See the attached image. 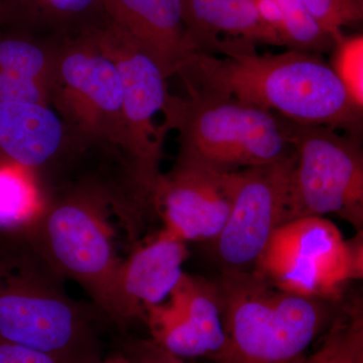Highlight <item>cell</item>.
Instances as JSON below:
<instances>
[{
	"label": "cell",
	"instance_id": "1",
	"mask_svg": "<svg viewBox=\"0 0 363 363\" xmlns=\"http://www.w3.org/2000/svg\"><path fill=\"white\" fill-rule=\"evenodd\" d=\"M245 40H222L214 55L193 52L178 75L188 91L219 93L289 121L359 136L363 109L320 55L259 54Z\"/></svg>",
	"mask_w": 363,
	"mask_h": 363
},
{
	"label": "cell",
	"instance_id": "2",
	"mask_svg": "<svg viewBox=\"0 0 363 363\" xmlns=\"http://www.w3.org/2000/svg\"><path fill=\"white\" fill-rule=\"evenodd\" d=\"M25 235L0 240V342L63 363H98L99 340L85 308Z\"/></svg>",
	"mask_w": 363,
	"mask_h": 363
},
{
	"label": "cell",
	"instance_id": "3",
	"mask_svg": "<svg viewBox=\"0 0 363 363\" xmlns=\"http://www.w3.org/2000/svg\"><path fill=\"white\" fill-rule=\"evenodd\" d=\"M225 339L213 363H292L330 326L339 302L286 292L259 272L222 271Z\"/></svg>",
	"mask_w": 363,
	"mask_h": 363
},
{
	"label": "cell",
	"instance_id": "4",
	"mask_svg": "<svg viewBox=\"0 0 363 363\" xmlns=\"http://www.w3.org/2000/svg\"><path fill=\"white\" fill-rule=\"evenodd\" d=\"M164 116L162 128L178 131L182 164L233 173L293 152L289 119L219 93L169 95Z\"/></svg>",
	"mask_w": 363,
	"mask_h": 363
},
{
	"label": "cell",
	"instance_id": "5",
	"mask_svg": "<svg viewBox=\"0 0 363 363\" xmlns=\"http://www.w3.org/2000/svg\"><path fill=\"white\" fill-rule=\"evenodd\" d=\"M111 202L97 190L47 202L25 236L62 278L80 284L117 324L116 281L123 259L116 250Z\"/></svg>",
	"mask_w": 363,
	"mask_h": 363
},
{
	"label": "cell",
	"instance_id": "6",
	"mask_svg": "<svg viewBox=\"0 0 363 363\" xmlns=\"http://www.w3.org/2000/svg\"><path fill=\"white\" fill-rule=\"evenodd\" d=\"M255 269L286 292L339 302L363 278L362 230L345 240L324 217L294 219L274 231Z\"/></svg>",
	"mask_w": 363,
	"mask_h": 363
},
{
	"label": "cell",
	"instance_id": "7",
	"mask_svg": "<svg viewBox=\"0 0 363 363\" xmlns=\"http://www.w3.org/2000/svg\"><path fill=\"white\" fill-rule=\"evenodd\" d=\"M295 152L290 221L333 214L363 229V152L359 136L289 121Z\"/></svg>",
	"mask_w": 363,
	"mask_h": 363
},
{
	"label": "cell",
	"instance_id": "8",
	"mask_svg": "<svg viewBox=\"0 0 363 363\" xmlns=\"http://www.w3.org/2000/svg\"><path fill=\"white\" fill-rule=\"evenodd\" d=\"M88 28L98 48L116 67L123 88V150L135 167L143 197L150 199L161 176L160 162L167 131L155 121L168 104L169 78L142 45L108 18Z\"/></svg>",
	"mask_w": 363,
	"mask_h": 363
},
{
	"label": "cell",
	"instance_id": "9",
	"mask_svg": "<svg viewBox=\"0 0 363 363\" xmlns=\"http://www.w3.org/2000/svg\"><path fill=\"white\" fill-rule=\"evenodd\" d=\"M49 94L66 128L124 150L121 79L88 26L52 57Z\"/></svg>",
	"mask_w": 363,
	"mask_h": 363
},
{
	"label": "cell",
	"instance_id": "10",
	"mask_svg": "<svg viewBox=\"0 0 363 363\" xmlns=\"http://www.w3.org/2000/svg\"><path fill=\"white\" fill-rule=\"evenodd\" d=\"M295 152L235 173L233 207L216 238L222 271H252L274 231L290 221Z\"/></svg>",
	"mask_w": 363,
	"mask_h": 363
},
{
	"label": "cell",
	"instance_id": "11",
	"mask_svg": "<svg viewBox=\"0 0 363 363\" xmlns=\"http://www.w3.org/2000/svg\"><path fill=\"white\" fill-rule=\"evenodd\" d=\"M235 173L176 162L150 196L162 229L186 243L216 240L230 215Z\"/></svg>",
	"mask_w": 363,
	"mask_h": 363
},
{
	"label": "cell",
	"instance_id": "12",
	"mask_svg": "<svg viewBox=\"0 0 363 363\" xmlns=\"http://www.w3.org/2000/svg\"><path fill=\"white\" fill-rule=\"evenodd\" d=\"M150 335L162 348L183 358H212L225 339L216 281L184 272L166 303L150 308Z\"/></svg>",
	"mask_w": 363,
	"mask_h": 363
},
{
	"label": "cell",
	"instance_id": "13",
	"mask_svg": "<svg viewBox=\"0 0 363 363\" xmlns=\"http://www.w3.org/2000/svg\"><path fill=\"white\" fill-rule=\"evenodd\" d=\"M188 257L186 242L162 229L123 259L116 281L117 324L145 322L147 310L164 303L178 285Z\"/></svg>",
	"mask_w": 363,
	"mask_h": 363
},
{
	"label": "cell",
	"instance_id": "14",
	"mask_svg": "<svg viewBox=\"0 0 363 363\" xmlns=\"http://www.w3.org/2000/svg\"><path fill=\"white\" fill-rule=\"evenodd\" d=\"M104 13L142 45L168 78L192 55L181 0H104Z\"/></svg>",
	"mask_w": 363,
	"mask_h": 363
},
{
	"label": "cell",
	"instance_id": "15",
	"mask_svg": "<svg viewBox=\"0 0 363 363\" xmlns=\"http://www.w3.org/2000/svg\"><path fill=\"white\" fill-rule=\"evenodd\" d=\"M185 37L193 52L214 55L222 40L281 45L276 30L266 25L252 0H181Z\"/></svg>",
	"mask_w": 363,
	"mask_h": 363
},
{
	"label": "cell",
	"instance_id": "16",
	"mask_svg": "<svg viewBox=\"0 0 363 363\" xmlns=\"http://www.w3.org/2000/svg\"><path fill=\"white\" fill-rule=\"evenodd\" d=\"M66 130L50 105L0 102V162L37 172L62 149Z\"/></svg>",
	"mask_w": 363,
	"mask_h": 363
},
{
	"label": "cell",
	"instance_id": "17",
	"mask_svg": "<svg viewBox=\"0 0 363 363\" xmlns=\"http://www.w3.org/2000/svg\"><path fill=\"white\" fill-rule=\"evenodd\" d=\"M47 202L35 172L0 162V240L26 234Z\"/></svg>",
	"mask_w": 363,
	"mask_h": 363
},
{
	"label": "cell",
	"instance_id": "18",
	"mask_svg": "<svg viewBox=\"0 0 363 363\" xmlns=\"http://www.w3.org/2000/svg\"><path fill=\"white\" fill-rule=\"evenodd\" d=\"M292 363H363L362 298H342L319 347Z\"/></svg>",
	"mask_w": 363,
	"mask_h": 363
},
{
	"label": "cell",
	"instance_id": "19",
	"mask_svg": "<svg viewBox=\"0 0 363 363\" xmlns=\"http://www.w3.org/2000/svg\"><path fill=\"white\" fill-rule=\"evenodd\" d=\"M0 9L4 23L66 28L104 13V0H0Z\"/></svg>",
	"mask_w": 363,
	"mask_h": 363
},
{
	"label": "cell",
	"instance_id": "20",
	"mask_svg": "<svg viewBox=\"0 0 363 363\" xmlns=\"http://www.w3.org/2000/svg\"><path fill=\"white\" fill-rule=\"evenodd\" d=\"M281 9L279 30L283 47L290 51L320 55L331 51L334 39L324 32L302 0H279Z\"/></svg>",
	"mask_w": 363,
	"mask_h": 363
},
{
	"label": "cell",
	"instance_id": "21",
	"mask_svg": "<svg viewBox=\"0 0 363 363\" xmlns=\"http://www.w3.org/2000/svg\"><path fill=\"white\" fill-rule=\"evenodd\" d=\"M52 57L33 40L0 30V72L38 81L49 87Z\"/></svg>",
	"mask_w": 363,
	"mask_h": 363
},
{
	"label": "cell",
	"instance_id": "22",
	"mask_svg": "<svg viewBox=\"0 0 363 363\" xmlns=\"http://www.w3.org/2000/svg\"><path fill=\"white\" fill-rule=\"evenodd\" d=\"M332 70L345 87L351 99L363 109V37L360 35H334Z\"/></svg>",
	"mask_w": 363,
	"mask_h": 363
},
{
	"label": "cell",
	"instance_id": "23",
	"mask_svg": "<svg viewBox=\"0 0 363 363\" xmlns=\"http://www.w3.org/2000/svg\"><path fill=\"white\" fill-rule=\"evenodd\" d=\"M313 18L332 38L346 26L362 23L363 0H302Z\"/></svg>",
	"mask_w": 363,
	"mask_h": 363
},
{
	"label": "cell",
	"instance_id": "24",
	"mask_svg": "<svg viewBox=\"0 0 363 363\" xmlns=\"http://www.w3.org/2000/svg\"><path fill=\"white\" fill-rule=\"evenodd\" d=\"M130 363H187L150 339L128 341L123 352Z\"/></svg>",
	"mask_w": 363,
	"mask_h": 363
},
{
	"label": "cell",
	"instance_id": "25",
	"mask_svg": "<svg viewBox=\"0 0 363 363\" xmlns=\"http://www.w3.org/2000/svg\"><path fill=\"white\" fill-rule=\"evenodd\" d=\"M0 363H63L57 358L23 346L0 342Z\"/></svg>",
	"mask_w": 363,
	"mask_h": 363
},
{
	"label": "cell",
	"instance_id": "26",
	"mask_svg": "<svg viewBox=\"0 0 363 363\" xmlns=\"http://www.w3.org/2000/svg\"><path fill=\"white\" fill-rule=\"evenodd\" d=\"M252 1L260 20L272 30H276L279 37V30H281V9L279 0H252Z\"/></svg>",
	"mask_w": 363,
	"mask_h": 363
},
{
	"label": "cell",
	"instance_id": "27",
	"mask_svg": "<svg viewBox=\"0 0 363 363\" xmlns=\"http://www.w3.org/2000/svg\"><path fill=\"white\" fill-rule=\"evenodd\" d=\"M98 363H130L128 362V358L124 357L123 353H116V354L111 355L108 358L100 360Z\"/></svg>",
	"mask_w": 363,
	"mask_h": 363
},
{
	"label": "cell",
	"instance_id": "28",
	"mask_svg": "<svg viewBox=\"0 0 363 363\" xmlns=\"http://www.w3.org/2000/svg\"><path fill=\"white\" fill-rule=\"evenodd\" d=\"M4 23V16H2L1 9H0V26H1ZM0 30H1V28H0Z\"/></svg>",
	"mask_w": 363,
	"mask_h": 363
}]
</instances>
